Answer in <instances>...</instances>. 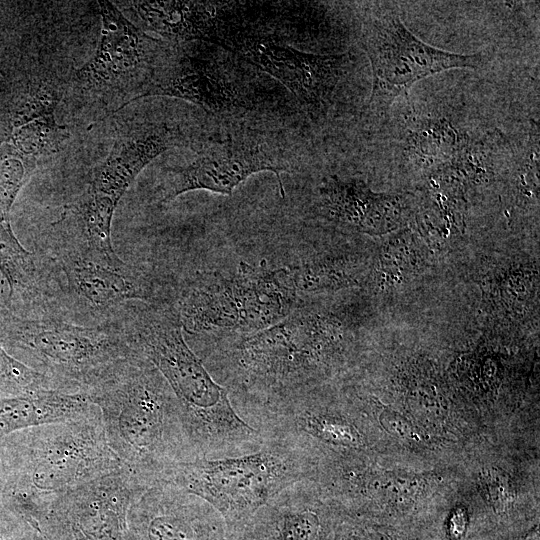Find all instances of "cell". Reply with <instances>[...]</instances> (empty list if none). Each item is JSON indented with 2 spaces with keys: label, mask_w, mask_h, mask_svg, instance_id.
<instances>
[{
  "label": "cell",
  "mask_w": 540,
  "mask_h": 540,
  "mask_svg": "<svg viewBox=\"0 0 540 540\" xmlns=\"http://www.w3.org/2000/svg\"><path fill=\"white\" fill-rule=\"evenodd\" d=\"M57 390L45 374L12 357L0 344V391L12 396Z\"/></svg>",
  "instance_id": "obj_24"
},
{
  "label": "cell",
  "mask_w": 540,
  "mask_h": 540,
  "mask_svg": "<svg viewBox=\"0 0 540 540\" xmlns=\"http://www.w3.org/2000/svg\"><path fill=\"white\" fill-rule=\"evenodd\" d=\"M0 540H46L26 518L0 502Z\"/></svg>",
  "instance_id": "obj_27"
},
{
  "label": "cell",
  "mask_w": 540,
  "mask_h": 540,
  "mask_svg": "<svg viewBox=\"0 0 540 540\" xmlns=\"http://www.w3.org/2000/svg\"><path fill=\"white\" fill-rule=\"evenodd\" d=\"M300 306L284 268L241 262L236 272H198L184 287L176 308L183 331L194 335L238 333L268 328Z\"/></svg>",
  "instance_id": "obj_6"
},
{
  "label": "cell",
  "mask_w": 540,
  "mask_h": 540,
  "mask_svg": "<svg viewBox=\"0 0 540 540\" xmlns=\"http://www.w3.org/2000/svg\"><path fill=\"white\" fill-rule=\"evenodd\" d=\"M0 272L6 280L10 296L15 291L31 288L37 279L34 256L23 247L10 224V211L0 205Z\"/></svg>",
  "instance_id": "obj_23"
},
{
  "label": "cell",
  "mask_w": 540,
  "mask_h": 540,
  "mask_svg": "<svg viewBox=\"0 0 540 540\" xmlns=\"http://www.w3.org/2000/svg\"><path fill=\"white\" fill-rule=\"evenodd\" d=\"M362 41L372 69L371 110L388 108L428 76L454 68H478L484 62L479 53H452L423 42L392 13L370 17Z\"/></svg>",
  "instance_id": "obj_8"
},
{
  "label": "cell",
  "mask_w": 540,
  "mask_h": 540,
  "mask_svg": "<svg viewBox=\"0 0 540 540\" xmlns=\"http://www.w3.org/2000/svg\"><path fill=\"white\" fill-rule=\"evenodd\" d=\"M59 261L70 291L93 310H107L132 300L153 303V286L126 262L111 264L80 248L62 253Z\"/></svg>",
  "instance_id": "obj_15"
},
{
  "label": "cell",
  "mask_w": 540,
  "mask_h": 540,
  "mask_svg": "<svg viewBox=\"0 0 540 540\" xmlns=\"http://www.w3.org/2000/svg\"><path fill=\"white\" fill-rule=\"evenodd\" d=\"M0 336L21 351L31 368L45 374L57 390H84L108 366L133 352L121 327H85L57 319H0Z\"/></svg>",
  "instance_id": "obj_7"
},
{
  "label": "cell",
  "mask_w": 540,
  "mask_h": 540,
  "mask_svg": "<svg viewBox=\"0 0 540 540\" xmlns=\"http://www.w3.org/2000/svg\"><path fill=\"white\" fill-rule=\"evenodd\" d=\"M37 162L23 156L9 144L0 150V205L5 209L11 210L19 191L36 169Z\"/></svg>",
  "instance_id": "obj_25"
},
{
  "label": "cell",
  "mask_w": 540,
  "mask_h": 540,
  "mask_svg": "<svg viewBox=\"0 0 540 540\" xmlns=\"http://www.w3.org/2000/svg\"><path fill=\"white\" fill-rule=\"evenodd\" d=\"M0 447V502L39 524L63 494L123 466L110 448L99 409L31 427Z\"/></svg>",
  "instance_id": "obj_4"
},
{
  "label": "cell",
  "mask_w": 540,
  "mask_h": 540,
  "mask_svg": "<svg viewBox=\"0 0 540 540\" xmlns=\"http://www.w3.org/2000/svg\"><path fill=\"white\" fill-rule=\"evenodd\" d=\"M225 48L277 79L312 115L327 111L350 62L348 54L307 53L261 37H244Z\"/></svg>",
  "instance_id": "obj_12"
},
{
  "label": "cell",
  "mask_w": 540,
  "mask_h": 540,
  "mask_svg": "<svg viewBox=\"0 0 540 540\" xmlns=\"http://www.w3.org/2000/svg\"><path fill=\"white\" fill-rule=\"evenodd\" d=\"M446 118H425L408 129L404 150L408 157L424 167H439L453 158L467 143Z\"/></svg>",
  "instance_id": "obj_22"
},
{
  "label": "cell",
  "mask_w": 540,
  "mask_h": 540,
  "mask_svg": "<svg viewBox=\"0 0 540 540\" xmlns=\"http://www.w3.org/2000/svg\"><path fill=\"white\" fill-rule=\"evenodd\" d=\"M313 455L290 440L265 438L262 446L249 454L180 461L161 483L202 498L235 531L288 486L312 480Z\"/></svg>",
  "instance_id": "obj_5"
},
{
  "label": "cell",
  "mask_w": 540,
  "mask_h": 540,
  "mask_svg": "<svg viewBox=\"0 0 540 540\" xmlns=\"http://www.w3.org/2000/svg\"><path fill=\"white\" fill-rule=\"evenodd\" d=\"M182 141L181 132L166 124L146 125L121 136L93 170L87 192L118 205L140 172Z\"/></svg>",
  "instance_id": "obj_16"
},
{
  "label": "cell",
  "mask_w": 540,
  "mask_h": 540,
  "mask_svg": "<svg viewBox=\"0 0 540 540\" xmlns=\"http://www.w3.org/2000/svg\"><path fill=\"white\" fill-rule=\"evenodd\" d=\"M327 218L350 228L371 232L392 225L401 213V199L373 192L362 180L327 177L319 188Z\"/></svg>",
  "instance_id": "obj_18"
},
{
  "label": "cell",
  "mask_w": 540,
  "mask_h": 540,
  "mask_svg": "<svg viewBox=\"0 0 540 540\" xmlns=\"http://www.w3.org/2000/svg\"><path fill=\"white\" fill-rule=\"evenodd\" d=\"M58 100L57 93L47 85L24 100L12 118L8 144L36 161L57 153L69 136L67 127L55 117Z\"/></svg>",
  "instance_id": "obj_19"
},
{
  "label": "cell",
  "mask_w": 540,
  "mask_h": 540,
  "mask_svg": "<svg viewBox=\"0 0 540 540\" xmlns=\"http://www.w3.org/2000/svg\"><path fill=\"white\" fill-rule=\"evenodd\" d=\"M127 316L121 327L127 342L174 392L195 458L240 456L262 446L260 432L237 413L227 388L186 342L176 308L143 303Z\"/></svg>",
  "instance_id": "obj_1"
},
{
  "label": "cell",
  "mask_w": 540,
  "mask_h": 540,
  "mask_svg": "<svg viewBox=\"0 0 540 540\" xmlns=\"http://www.w3.org/2000/svg\"><path fill=\"white\" fill-rule=\"evenodd\" d=\"M220 513L169 483L145 490L130 510V540H223Z\"/></svg>",
  "instance_id": "obj_13"
},
{
  "label": "cell",
  "mask_w": 540,
  "mask_h": 540,
  "mask_svg": "<svg viewBox=\"0 0 540 540\" xmlns=\"http://www.w3.org/2000/svg\"><path fill=\"white\" fill-rule=\"evenodd\" d=\"M95 408L84 392L41 390L0 398V439L31 427L79 418Z\"/></svg>",
  "instance_id": "obj_20"
},
{
  "label": "cell",
  "mask_w": 540,
  "mask_h": 540,
  "mask_svg": "<svg viewBox=\"0 0 540 540\" xmlns=\"http://www.w3.org/2000/svg\"><path fill=\"white\" fill-rule=\"evenodd\" d=\"M478 482L483 496L496 512H504L515 498V490L509 475L497 468L482 469Z\"/></svg>",
  "instance_id": "obj_26"
},
{
  "label": "cell",
  "mask_w": 540,
  "mask_h": 540,
  "mask_svg": "<svg viewBox=\"0 0 540 540\" xmlns=\"http://www.w3.org/2000/svg\"><path fill=\"white\" fill-rule=\"evenodd\" d=\"M148 488L122 466L60 496L39 530L46 540H130V510Z\"/></svg>",
  "instance_id": "obj_9"
},
{
  "label": "cell",
  "mask_w": 540,
  "mask_h": 540,
  "mask_svg": "<svg viewBox=\"0 0 540 540\" xmlns=\"http://www.w3.org/2000/svg\"><path fill=\"white\" fill-rule=\"evenodd\" d=\"M216 3L200 1H134L130 8L142 25L169 40L213 41Z\"/></svg>",
  "instance_id": "obj_21"
},
{
  "label": "cell",
  "mask_w": 540,
  "mask_h": 540,
  "mask_svg": "<svg viewBox=\"0 0 540 540\" xmlns=\"http://www.w3.org/2000/svg\"><path fill=\"white\" fill-rule=\"evenodd\" d=\"M287 170V164L264 143L236 139L214 142L198 151L188 164L165 169L158 202L166 204L194 190L231 196L237 186L262 171L276 176L283 197L281 173Z\"/></svg>",
  "instance_id": "obj_11"
},
{
  "label": "cell",
  "mask_w": 540,
  "mask_h": 540,
  "mask_svg": "<svg viewBox=\"0 0 540 540\" xmlns=\"http://www.w3.org/2000/svg\"><path fill=\"white\" fill-rule=\"evenodd\" d=\"M339 540H388V538L379 532L354 530L345 533Z\"/></svg>",
  "instance_id": "obj_29"
},
{
  "label": "cell",
  "mask_w": 540,
  "mask_h": 540,
  "mask_svg": "<svg viewBox=\"0 0 540 540\" xmlns=\"http://www.w3.org/2000/svg\"><path fill=\"white\" fill-rule=\"evenodd\" d=\"M150 96L186 100L217 115L248 108L242 87L219 63L188 53L158 61L133 100Z\"/></svg>",
  "instance_id": "obj_14"
},
{
  "label": "cell",
  "mask_w": 540,
  "mask_h": 540,
  "mask_svg": "<svg viewBox=\"0 0 540 540\" xmlns=\"http://www.w3.org/2000/svg\"><path fill=\"white\" fill-rule=\"evenodd\" d=\"M84 393L100 411L112 451L147 487L161 483L178 462L195 458L174 392L136 351L108 366Z\"/></svg>",
  "instance_id": "obj_3"
},
{
  "label": "cell",
  "mask_w": 540,
  "mask_h": 540,
  "mask_svg": "<svg viewBox=\"0 0 540 540\" xmlns=\"http://www.w3.org/2000/svg\"><path fill=\"white\" fill-rule=\"evenodd\" d=\"M100 39L93 57L74 75L82 95L100 100L142 88L155 65L159 41L130 22L109 1H98Z\"/></svg>",
  "instance_id": "obj_10"
},
{
  "label": "cell",
  "mask_w": 540,
  "mask_h": 540,
  "mask_svg": "<svg viewBox=\"0 0 540 540\" xmlns=\"http://www.w3.org/2000/svg\"><path fill=\"white\" fill-rule=\"evenodd\" d=\"M381 426L391 435L403 438H418V433L414 426L401 414L394 411H383L379 416Z\"/></svg>",
  "instance_id": "obj_28"
},
{
  "label": "cell",
  "mask_w": 540,
  "mask_h": 540,
  "mask_svg": "<svg viewBox=\"0 0 540 540\" xmlns=\"http://www.w3.org/2000/svg\"><path fill=\"white\" fill-rule=\"evenodd\" d=\"M311 480L294 483L234 531L239 540H322L324 519Z\"/></svg>",
  "instance_id": "obj_17"
},
{
  "label": "cell",
  "mask_w": 540,
  "mask_h": 540,
  "mask_svg": "<svg viewBox=\"0 0 540 540\" xmlns=\"http://www.w3.org/2000/svg\"><path fill=\"white\" fill-rule=\"evenodd\" d=\"M343 339L335 319L300 305L280 322L220 346L209 364L241 415L310 390L340 360Z\"/></svg>",
  "instance_id": "obj_2"
}]
</instances>
